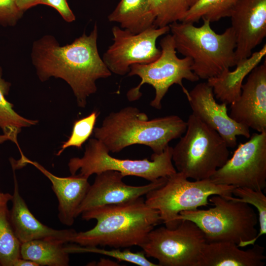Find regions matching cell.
Instances as JSON below:
<instances>
[{
    "label": "cell",
    "mask_w": 266,
    "mask_h": 266,
    "mask_svg": "<svg viewBox=\"0 0 266 266\" xmlns=\"http://www.w3.org/2000/svg\"><path fill=\"white\" fill-rule=\"evenodd\" d=\"M97 266H118V264L114 261L104 259H101Z\"/></svg>",
    "instance_id": "obj_35"
},
{
    "label": "cell",
    "mask_w": 266,
    "mask_h": 266,
    "mask_svg": "<svg viewBox=\"0 0 266 266\" xmlns=\"http://www.w3.org/2000/svg\"><path fill=\"white\" fill-rule=\"evenodd\" d=\"M187 98L192 114L216 131L229 147H236L237 136L250 137V128L235 122L230 116L227 104L217 102L212 88L207 82L197 84L189 92Z\"/></svg>",
    "instance_id": "obj_13"
},
{
    "label": "cell",
    "mask_w": 266,
    "mask_h": 266,
    "mask_svg": "<svg viewBox=\"0 0 266 266\" xmlns=\"http://www.w3.org/2000/svg\"><path fill=\"white\" fill-rule=\"evenodd\" d=\"M235 187L216 184L210 179L191 181L177 171L168 176L164 185L148 192L145 202L159 211L166 228L173 229L181 221L178 219L181 212L211 204L208 199L212 195L232 196Z\"/></svg>",
    "instance_id": "obj_7"
},
{
    "label": "cell",
    "mask_w": 266,
    "mask_h": 266,
    "mask_svg": "<svg viewBox=\"0 0 266 266\" xmlns=\"http://www.w3.org/2000/svg\"><path fill=\"white\" fill-rule=\"evenodd\" d=\"M23 12L17 7L15 0H0V25L13 26L21 18Z\"/></svg>",
    "instance_id": "obj_30"
},
{
    "label": "cell",
    "mask_w": 266,
    "mask_h": 266,
    "mask_svg": "<svg viewBox=\"0 0 266 266\" xmlns=\"http://www.w3.org/2000/svg\"><path fill=\"white\" fill-rule=\"evenodd\" d=\"M148 5L156 28L182 22L190 7L188 0H148Z\"/></svg>",
    "instance_id": "obj_26"
},
{
    "label": "cell",
    "mask_w": 266,
    "mask_h": 266,
    "mask_svg": "<svg viewBox=\"0 0 266 266\" xmlns=\"http://www.w3.org/2000/svg\"><path fill=\"white\" fill-rule=\"evenodd\" d=\"M232 241L206 242L198 266H263L265 248L258 244L247 250Z\"/></svg>",
    "instance_id": "obj_19"
},
{
    "label": "cell",
    "mask_w": 266,
    "mask_h": 266,
    "mask_svg": "<svg viewBox=\"0 0 266 266\" xmlns=\"http://www.w3.org/2000/svg\"><path fill=\"white\" fill-rule=\"evenodd\" d=\"M124 177L113 170L97 174L77 210L76 217L96 207L123 203L141 197L164 185L167 178L161 177L148 184L137 186L125 184L123 181Z\"/></svg>",
    "instance_id": "obj_14"
},
{
    "label": "cell",
    "mask_w": 266,
    "mask_h": 266,
    "mask_svg": "<svg viewBox=\"0 0 266 266\" xmlns=\"http://www.w3.org/2000/svg\"><path fill=\"white\" fill-rule=\"evenodd\" d=\"M65 242L54 239H37L21 244V258L34 262L39 266H67L69 253Z\"/></svg>",
    "instance_id": "obj_22"
},
{
    "label": "cell",
    "mask_w": 266,
    "mask_h": 266,
    "mask_svg": "<svg viewBox=\"0 0 266 266\" xmlns=\"http://www.w3.org/2000/svg\"><path fill=\"white\" fill-rule=\"evenodd\" d=\"M240 143L210 179L215 183L263 190L266 187V131Z\"/></svg>",
    "instance_id": "obj_11"
},
{
    "label": "cell",
    "mask_w": 266,
    "mask_h": 266,
    "mask_svg": "<svg viewBox=\"0 0 266 266\" xmlns=\"http://www.w3.org/2000/svg\"><path fill=\"white\" fill-rule=\"evenodd\" d=\"M185 133L172 147L176 171L195 180L210 179L229 159V147L216 131L192 114Z\"/></svg>",
    "instance_id": "obj_6"
},
{
    "label": "cell",
    "mask_w": 266,
    "mask_h": 266,
    "mask_svg": "<svg viewBox=\"0 0 266 266\" xmlns=\"http://www.w3.org/2000/svg\"><path fill=\"white\" fill-rule=\"evenodd\" d=\"M2 71L0 66V128L9 140L16 144L21 152L17 141L18 134L22 128L35 125L38 121L25 118L13 109V104L8 101L5 98L9 93L11 84L2 78Z\"/></svg>",
    "instance_id": "obj_23"
},
{
    "label": "cell",
    "mask_w": 266,
    "mask_h": 266,
    "mask_svg": "<svg viewBox=\"0 0 266 266\" xmlns=\"http://www.w3.org/2000/svg\"><path fill=\"white\" fill-rule=\"evenodd\" d=\"M40 4H45L55 8L67 22H72L75 16L70 8L66 0H41Z\"/></svg>",
    "instance_id": "obj_31"
},
{
    "label": "cell",
    "mask_w": 266,
    "mask_h": 266,
    "mask_svg": "<svg viewBox=\"0 0 266 266\" xmlns=\"http://www.w3.org/2000/svg\"><path fill=\"white\" fill-rule=\"evenodd\" d=\"M208 200L212 207L182 211L178 219L195 223L206 242L232 241L238 244L256 236L258 215L250 204L235 200L232 196L212 195Z\"/></svg>",
    "instance_id": "obj_5"
},
{
    "label": "cell",
    "mask_w": 266,
    "mask_h": 266,
    "mask_svg": "<svg viewBox=\"0 0 266 266\" xmlns=\"http://www.w3.org/2000/svg\"><path fill=\"white\" fill-rule=\"evenodd\" d=\"M96 24L89 35L84 33L71 44L61 46L46 35L33 42L32 59L42 81L53 76L65 80L71 87L77 105L85 107L87 99L97 91L96 82L111 75L100 56Z\"/></svg>",
    "instance_id": "obj_1"
},
{
    "label": "cell",
    "mask_w": 266,
    "mask_h": 266,
    "mask_svg": "<svg viewBox=\"0 0 266 266\" xmlns=\"http://www.w3.org/2000/svg\"><path fill=\"white\" fill-rule=\"evenodd\" d=\"M108 20L118 23L122 29L135 34L156 27L148 0H121L108 16Z\"/></svg>",
    "instance_id": "obj_21"
},
{
    "label": "cell",
    "mask_w": 266,
    "mask_h": 266,
    "mask_svg": "<svg viewBox=\"0 0 266 266\" xmlns=\"http://www.w3.org/2000/svg\"><path fill=\"white\" fill-rule=\"evenodd\" d=\"M266 54V45L252 53L248 58L237 63L236 68L224 70L218 75L207 79L215 98L226 104L236 100L241 93L243 81L254 68L258 66Z\"/></svg>",
    "instance_id": "obj_20"
},
{
    "label": "cell",
    "mask_w": 266,
    "mask_h": 266,
    "mask_svg": "<svg viewBox=\"0 0 266 266\" xmlns=\"http://www.w3.org/2000/svg\"><path fill=\"white\" fill-rule=\"evenodd\" d=\"M21 155L18 161H11L12 166L17 169L30 164L46 176L51 182L52 190L58 200L60 222L67 226H72L77 217V210L90 186L88 179L78 174L66 177L57 176L38 163L28 159L23 153Z\"/></svg>",
    "instance_id": "obj_17"
},
{
    "label": "cell",
    "mask_w": 266,
    "mask_h": 266,
    "mask_svg": "<svg viewBox=\"0 0 266 266\" xmlns=\"http://www.w3.org/2000/svg\"><path fill=\"white\" fill-rule=\"evenodd\" d=\"M99 115L98 111H94L88 116L75 121L70 136L64 142L57 155L59 156L66 148L71 146L81 149L83 144L93 133Z\"/></svg>",
    "instance_id": "obj_29"
},
{
    "label": "cell",
    "mask_w": 266,
    "mask_h": 266,
    "mask_svg": "<svg viewBox=\"0 0 266 266\" xmlns=\"http://www.w3.org/2000/svg\"><path fill=\"white\" fill-rule=\"evenodd\" d=\"M13 266H39L32 261L22 258H18L14 263Z\"/></svg>",
    "instance_id": "obj_33"
},
{
    "label": "cell",
    "mask_w": 266,
    "mask_h": 266,
    "mask_svg": "<svg viewBox=\"0 0 266 266\" xmlns=\"http://www.w3.org/2000/svg\"><path fill=\"white\" fill-rule=\"evenodd\" d=\"M81 215L83 220L97 221L92 229L76 232L71 237L70 242L82 246L140 247L149 233L162 222L159 211L149 207L142 197L96 207Z\"/></svg>",
    "instance_id": "obj_2"
},
{
    "label": "cell",
    "mask_w": 266,
    "mask_h": 266,
    "mask_svg": "<svg viewBox=\"0 0 266 266\" xmlns=\"http://www.w3.org/2000/svg\"><path fill=\"white\" fill-rule=\"evenodd\" d=\"M10 219L14 233L21 243L37 239H48L70 242L76 233L73 229L56 230L41 223L31 213L20 195L18 181L14 175V190Z\"/></svg>",
    "instance_id": "obj_18"
},
{
    "label": "cell",
    "mask_w": 266,
    "mask_h": 266,
    "mask_svg": "<svg viewBox=\"0 0 266 266\" xmlns=\"http://www.w3.org/2000/svg\"><path fill=\"white\" fill-rule=\"evenodd\" d=\"M232 194L236 197H233L234 200L251 204L257 210L260 226L259 233L253 239L240 242L237 244L239 247L253 245L260 236L266 233V197L263 190L248 187H235L232 191Z\"/></svg>",
    "instance_id": "obj_27"
},
{
    "label": "cell",
    "mask_w": 266,
    "mask_h": 266,
    "mask_svg": "<svg viewBox=\"0 0 266 266\" xmlns=\"http://www.w3.org/2000/svg\"><path fill=\"white\" fill-rule=\"evenodd\" d=\"M230 17L236 64L249 58L266 36V0H239Z\"/></svg>",
    "instance_id": "obj_15"
},
{
    "label": "cell",
    "mask_w": 266,
    "mask_h": 266,
    "mask_svg": "<svg viewBox=\"0 0 266 266\" xmlns=\"http://www.w3.org/2000/svg\"><path fill=\"white\" fill-rule=\"evenodd\" d=\"M160 45L161 53L156 61L147 64H134L130 66L128 76L137 75L141 81L138 86L129 90L127 94L129 101L136 100L142 95L140 91L141 86L144 84L151 85L155 90V96L150 105L158 110L162 108V100L172 85H179L187 97L189 92L183 86V80L195 82L200 79L192 70V59L185 57L179 58L177 56L171 34L162 38Z\"/></svg>",
    "instance_id": "obj_9"
},
{
    "label": "cell",
    "mask_w": 266,
    "mask_h": 266,
    "mask_svg": "<svg viewBox=\"0 0 266 266\" xmlns=\"http://www.w3.org/2000/svg\"><path fill=\"white\" fill-rule=\"evenodd\" d=\"M12 195L9 193L0 192V204H7L9 201H11Z\"/></svg>",
    "instance_id": "obj_34"
},
{
    "label": "cell",
    "mask_w": 266,
    "mask_h": 266,
    "mask_svg": "<svg viewBox=\"0 0 266 266\" xmlns=\"http://www.w3.org/2000/svg\"><path fill=\"white\" fill-rule=\"evenodd\" d=\"M18 8L24 12L28 9L40 4L41 0H15Z\"/></svg>",
    "instance_id": "obj_32"
},
{
    "label": "cell",
    "mask_w": 266,
    "mask_h": 266,
    "mask_svg": "<svg viewBox=\"0 0 266 266\" xmlns=\"http://www.w3.org/2000/svg\"><path fill=\"white\" fill-rule=\"evenodd\" d=\"M186 128L187 122L177 115L149 120L145 113L127 106L110 113L93 132L109 152L118 153L128 146L141 144L160 154L171 140L180 137Z\"/></svg>",
    "instance_id": "obj_3"
},
{
    "label": "cell",
    "mask_w": 266,
    "mask_h": 266,
    "mask_svg": "<svg viewBox=\"0 0 266 266\" xmlns=\"http://www.w3.org/2000/svg\"><path fill=\"white\" fill-rule=\"evenodd\" d=\"M7 204H0V266H13L20 256L21 242L10 219Z\"/></svg>",
    "instance_id": "obj_25"
},
{
    "label": "cell",
    "mask_w": 266,
    "mask_h": 266,
    "mask_svg": "<svg viewBox=\"0 0 266 266\" xmlns=\"http://www.w3.org/2000/svg\"><path fill=\"white\" fill-rule=\"evenodd\" d=\"M8 140H9V138L6 135L4 134L2 135L0 134V144Z\"/></svg>",
    "instance_id": "obj_36"
},
{
    "label": "cell",
    "mask_w": 266,
    "mask_h": 266,
    "mask_svg": "<svg viewBox=\"0 0 266 266\" xmlns=\"http://www.w3.org/2000/svg\"><path fill=\"white\" fill-rule=\"evenodd\" d=\"M69 253H94L108 256L120 261H125L140 266H159L158 264L149 261L144 252H133L129 249L121 250L120 248L112 250L100 249L97 246H70L66 247Z\"/></svg>",
    "instance_id": "obj_28"
},
{
    "label": "cell",
    "mask_w": 266,
    "mask_h": 266,
    "mask_svg": "<svg viewBox=\"0 0 266 266\" xmlns=\"http://www.w3.org/2000/svg\"><path fill=\"white\" fill-rule=\"evenodd\" d=\"M111 31L113 42L104 53L102 60L111 73L124 75L133 65L156 61L161 53L157 47V40L170 30L169 26L153 27L135 34L116 26Z\"/></svg>",
    "instance_id": "obj_12"
},
{
    "label": "cell",
    "mask_w": 266,
    "mask_h": 266,
    "mask_svg": "<svg viewBox=\"0 0 266 266\" xmlns=\"http://www.w3.org/2000/svg\"><path fill=\"white\" fill-rule=\"evenodd\" d=\"M104 144L97 138H91L81 158L74 157L68 163L72 175L79 170V175L86 178L93 174L107 170L116 171L125 177L134 176L150 182L168 177L177 172L172 164V147L167 146L160 154L153 153L151 160L119 159L112 157Z\"/></svg>",
    "instance_id": "obj_8"
},
{
    "label": "cell",
    "mask_w": 266,
    "mask_h": 266,
    "mask_svg": "<svg viewBox=\"0 0 266 266\" xmlns=\"http://www.w3.org/2000/svg\"><path fill=\"white\" fill-rule=\"evenodd\" d=\"M242 84L238 99L231 103L230 116L261 133L266 131V64L257 66Z\"/></svg>",
    "instance_id": "obj_16"
},
{
    "label": "cell",
    "mask_w": 266,
    "mask_h": 266,
    "mask_svg": "<svg viewBox=\"0 0 266 266\" xmlns=\"http://www.w3.org/2000/svg\"><path fill=\"white\" fill-rule=\"evenodd\" d=\"M239 0H198L191 6L182 22L198 23L206 19L210 23L230 17Z\"/></svg>",
    "instance_id": "obj_24"
},
{
    "label": "cell",
    "mask_w": 266,
    "mask_h": 266,
    "mask_svg": "<svg viewBox=\"0 0 266 266\" xmlns=\"http://www.w3.org/2000/svg\"><path fill=\"white\" fill-rule=\"evenodd\" d=\"M198 0H188L190 7L192 6L193 4H194L196 2H197Z\"/></svg>",
    "instance_id": "obj_37"
},
{
    "label": "cell",
    "mask_w": 266,
    "mask_h": 266,
    "mask_svg": "<svg viewBox=\"0 0 266 266\" xmlns=\"http://www.w3.org/2000/svg\"><path fill=\"white\" fill-rule=\"evenodd\" d=\"M175 22L169 25L176 50L192 60V70L200 79H208L236 65L235 35L232 28L216 33L210 22Z\"/></svg>",
    "instance_id": "obj_4"
},
{
    "label": "cell",
    "mask_w": 266,
    "mask_h": 266,
    "mask_svg": "<svg viewBox=\"0 0 266 266\" xmlns=\"http://www.w3.org/2000/svg\"><path fill=\"white\" fill-rule=\"evenodd\" d=\"M204 234L194 222L182 220L175 229H153L140 246L146 256L158 261L159 266H198Z\"/></svg>",
    "instance_id": "obj_10"
}]
</instances>
